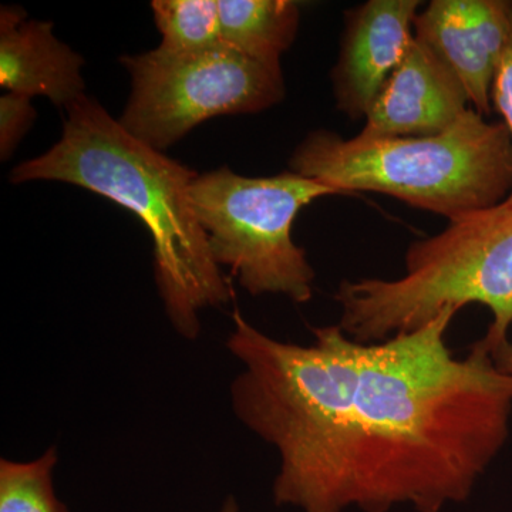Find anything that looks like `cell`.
I'll use <instances>...</instances> for the list:
<instances>
[{
    "instance_id": "1",
    "label": "cell",
    "mask_w": 512,
    "mask_h": 512,
    "mask_svg": "<svg viewBox=\"0 0 512 512\" xmlns=\"http://www.w3.org/2000/svg\"><path fill=\"white\" fill-rule=\"evenodd\" d=\"M457 309L360 343L339 325L279 342L239 309L227 342L244 366L232 409L278 451L274 500L302 512H441L473 494L510 436L512 376L483 340L448 348Z\"/></svg>"
},
{
    "instance_id": "2",
    "label": "cell",
    "mask_w": 512,
    "mask_h": 512,
    "mask_svg": "<svg viewBox=\"0 0 512 512\" xmlns=\"http://www.w3.org/2000/svg\"><path fill=\"white\" fill-rule=\"evenodd\" d=\"M197 175L131 136L99 101L84 96L66 110L55 146L13 168L10 181L76 185L136 214L153 238L154 276L168 319L185 339H195L200 312L232 296L192 207Z\"/></svg>"
},
{
    "instance_id": "3",
    "label": "cell",
    "mask_w": 512,
    "mask_h": 512,
    "mask_svg": "<svg viewBox=\"0 0 512 512\" xmlns=\"http://www.w3.org/2000/svg\"><path fill=\"white\" fill-rule=\"evenodd\" d=\"M289 167L342 194L380 192L454 221L510 197L512 137L504 123L468 109L439 136L345 140L333 131H312Z\"/></svg>"
},
{
    "instance_id": "4",
    "label": "cell",
    "mask_w": 512,
    "mask_h": 512,
    "mask_svg": "<svg viewBox=\"0 0 512 512\" xmlns=\"http://www.w3.org/2000/svg\"><path fill=\"white\" fill-rule=\"evenodd\" d=\"M400 278L343 281L335 299L339 326L360 343L413 332L444 309L487 306L493 323L483 343L493 352L512 326V207L474 212L434 237L413 242Z\"/></svg>"
},
{
    "instance_id": "5",
    "label": "cell",
    "mask_w": 512,
    "mask_h": 512,
    "mask_svg": "<svg viewBox=\"0 0 512 512\" xmlns=\"http://www.w3.org/2000/svg\"><path fill=\"white\" fill-rule=\"evenodd\" d=\"M340 194L292 171L244 177L228 167L198 174L190 188L215 262L229 266L252 296L275 293L296 303L311 301L315 271L293 242V222L311 202Z\"/></svg>"
},
{
    "instance_id": "6",
    "label": "cell",
    "mask_w": 512,
    "mask_h": 512,
    "mask_svg": "<svg viewBox=\"0 0 512 512\" xmlns=\"http://www.w3.org/2000/svg\"><path fill=\"white\" fill-rule=\"evenodd\" d=\"M131 94L119 119L131 136L165 151L204 121L254 114L285 97L281 67L224 45L201 55L165 57L151 50L123 56Z\"/></svg>"
},
{
    "instance_id": "7",
    "label": "cell",
    "mask_w": 512,
    "mask_h": 512,
    "mask_svg": "<svg viewBox=\"0 0 512 512\" xmlns=\"http://www.w3.org/2000/svg\"><path fill=\"white\" fill-rule=\"evenodd\" d=\"M510 0H433L414 19L416 39L463 86L477 113L490 114L498 63L511 30Z\"/></svg>"
},
{
    "instance_id": "8",
    "label": "cell",
    "mask_w": 512,
    "mask_h": 512,
    "mask_svg": "<svg viewBox=\"0 0 512 512\" xmlns=\"http://www.w3.org/2000/svg\"><path fill=\"white\" fill-rule=\"evenodd\" d=\"M420 5L419 0H369L346 10L338 62L330 77L336 107L350 119H365L402 62Z\"/></svg>"
},
{
    "instance_id": "9",
    "label": "cell",
    "mask_w": 512,
    "mask_h": 512,
    "mask_svg": "<svg viewBox=\"0 0 512 512\" xmlns=\"http://www.w3.org/2000/svg\"><path fill=\"white\" fill-rule=\"evenodd\" d=\"M454 74L413 37L365 117V138L431 137L453 127L468 110Z\"/></svg>"
},
{
    "instance_id": "10",
    "label": "cell",
    "mask_w": 512,
    "mask_h": 512,
    "mask_svg": "<svg viewBox=\"0 0 512 512\" xmlns=\"http://www.w3.org/2000/svg\"><path fill=\"white\" fill-rule=\"evenodd\" d=\"M83 57L53 33V23L29 19L20 6L0 8V86L9 93L46 97L69 109L83 99Z\"/></svg>"
},
{
    "instance_id": "11",
    "label": "cell",
    "mask_w": 512,
    "mask_h": 512,
    "mask_svg": "<svg viewBox=\"0 0 512 512\" xmlns=\"http://www.w3.org/2000/svg\"><path fill=\"white\" fill-rule=\"evenodd\" d=\"M224 45L266 66L281 67L301 20L292 0H218Z\"/></svg>"
},
{
    "instance_id": "12",
    "label": "cell",
    "mask_w": 512,
    "mask_h": 512,
    "mask_svg": "<svg viewBox=\"0 0 512 512\" xmlns=\"http://www.w3.org/2000/svg\"><path fill=\"white\" fill-rule=\"evenodd\" d=\"M154 22L165 57L201 55L224 46L218 0H154Z\"/></svg>"
},
{
    "instance_id": "13",
    "label": "cell",
    "mask_w": 512,
    "mask_h": 512,
    "mask_svg": "<svg viewBox=\"0 0 512 512\" xmlns=\"http://www.w3.org/2000/svg\"><path fill=\"white\" fill-rule=\"evenodd\" d=\"M55 448L30 463H0V512H69L53 487Z\"/></svg>"
},
{
    "instance_id": "14",
    "label": "cell",
    "mask_w": 512,
    "mask_h": 512,
    "mask_svg": "<svg viewBox=\"0 0 512 512\" xmlns=\"http://www.w3.org/2000/svg\"><path fill=\"white\" fill-rule=\"evenodd\" d=\"M36 110L30 97L6 93L0 97V158L9 160L32 127Z\"/></svg>"
},
{
    "instance_id": "15",
    "label": "cell",
    "mask_w": 512,
    "mask_h": 512,
    "mask_svg": "<svg viewBox=\"0 0 512 512\" xmlns=\"http://www.w3.org/2000/svg\"><path fill=\"white\" fill-rule=\"evenodd\" d=\"M491 103L503 117V123L512 137V16L507 46H505L503 56L498 63L497 72H495ZM504 202L512 207V191L510 197Z\"/></svg>"
},
{
    "instance_id": "16",
    "label": "cell",
    "mask_w": 512,
    "mask_h": 512,
    "mask_svg": "<svg viewBox=\"0 0 512 512\" xmlns=\"http://www.w3.org/2000/svg\"><path fill=\"white\" fill-rule=\"evenodd\" d=\"M491 355H493L495 366L505 375L512 376V343L508 340L501 343L491 352Z\"/></svg>"
},
{
    "instance_id": "17",
    "label": "cell",
    "mask_w": 512,
    "mask_h": 512,
    "mask_svg": "<svg viewBox=\"0 0 512 512\" xmlns=\"http://www.w3.org/2000/svg\"><path fill=\"white\" fill-rule=\"evenodd\" d=\"M218 512H239L237 500L234 497H228Z\"/></svg>"
}]
</instances>
